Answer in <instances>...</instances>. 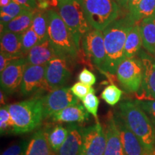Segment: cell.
Listing matches in <instances>:
<instances>
[{"label": "cell", "mask_w": 155, "mask_h": 155, "mask_svg": "<svg viewBox=\"0 0 155 155\" xmlns=\"http://www.w3.org/2000/svg\"><path fill=\"white\" fill-rule=\"evenodd\" d=\"M53 153L45 128H43L32 136L23 155H53Z\"/></svg>", "instance_id": "20"}, {"label": "cell", "mask_w": 155, "mask_h": 155, "mask_svg": "<svg viewBox=\"0 0 155 155\" xmlns=\"http://www.w3.org/2000/svg\"><path fill=\"white\" fill-rule=\"evenodd\" d=\"M106 144L105 132L99 122L83 128V155H104Z\"/></svg>", "instance_id": "13"}, {"label": "cell", "mask_w": 155, "mask_h": 155, "mask_svg": "<svg viewBox=\"0 0 155 155\" xmlns=\"http://www.w3.org/2000/svg\"><path fill=\"white\" fill-rule=\"evenodd\" d=\"M12 1L30 9H36L38 7L36 0H12Z\"/></svg>", "instance_id": "39"}, {"label": "cell", "mask_w": 155, "mask_h": 155, "mask_svg": "<svg viewBox=\"0 0 155 155\" xmlns=\"http://www.w3.org/2000/svg\"><path fill=\"white\" fill-rule=\"evenodd\" d=\"M135 22L129 15L117 19L103 30L106 49L104 71L116 74L118 66L124 60L126 40Z\"/></svg>", "instance_id": "1"}, {"label": "cell", "mask_w": 155, "mask_h": 155, "mask_svg": "<svg viewBox=\"0 0 155 155\" xmlns=\"http://www.w3.org/2000/svg\"><path fill=\"white\" fill-rule=\"evenodd\" d=\"M14 19L13 17L9 16L7 14H4V13H0V19H1V24H6L8 23L10 21Z\"/></svg>", "instance_id": "40"}, {"label": "cell", "mask_w": 155, "mask_h": 155, "mask_svg": "<svg viewBox=\"0 0 155 155\" xmlns=\"http://www.w3.org/2000/svg\"><path fill=\"white\" fill-rule=\"evenodd\" d=\"M48 36L58 57L64 58L71 63L78 58L79 50L72 35L57 11L47 10Z\"/></svg>", "instance_id": "3"}, {"label": "cell", "mask_w": 155, "mask_h": 155, "mask_svg": "<svg viewBox=\"0 0 155 155\" xmlns=\"http://www.w3.org/2000/svg\"><path fill=\"white\" fill-rule=\"evenodd\" d=\"M142 46L155 56V17H147L140 22Z\"/></svg>", "instance_id": "23"}, {"label": "cell", "mask_w": 155, "mask_h": 155, "mask_svg": "<svg viewBox=\"0 0 155 155\" xmlns=\"http://www.w3.org/2000/svg\"><path fill=\"white\" fill-rule=\"evenodd\" d=\"M122 91L116 85L110 84L106 86L101 93V98L108 105L114 106L121 99Z\"/></svg>", "instance_id": "30"}, {"label": "cell", "mask_w": 155, "mask_h": 155, "mask_svg": "<svg viewBox=\"0 0 155 155\" xmlns=\"http://www.w3.org/2000/svg\"><path fill=\"white\" fill-rule=\"evenodd\" d=\"M15 124L9 113L7 105L2 106L0 109V131L1 135L14 134Z\"/></svg>", "instance_id": "29"}, {"label": "cell", "mask_w": 155, "mask_h": 155, "mask_svg": "<svg viewBox=\"0 0 155 155\" xmlns=\"http://www.w3.org/2000/svg\"><path fill=\"white\" fill-rule=\"evenodd\" d=\"M155 14V0H141L128 13L135 22H140L147 17H154Z\"/></svg>", "instance_id": "26"}, {"label": "cell", "mask_w": 155, "mask_h": 155, "mask_svg": "<svg viewBox=\"0 0 155 155\" xmlns=\"http://www.w3.org/2000/svg\"><path fill=\"white\" fill-rule=\"evenodd\" d=\"M48 140L53 153L58 152L67 138L68 129L61 124H48L45 127Z\"/></svg>", "instance_id": "25"}, {"label": "cell", "mask_w": 155, "mask_h": 155, "mask_svg": "<svg viewBox=\"0 0 155 155\" xmlns=\"http://www.w3.org/2000/svg\"><path fill=\"white\" fill-rule=\"evenodd\" d=\"M46 65H28L25 69L20 91L25 96L36 95L42 96L40 94L44 91H50L45 80Z\"/></svg>", "instance_id": "9"}, {"label": "cell", "mask_w": 155, "mask_h": 155, "mask_svg": "<svg viewBox=\"0 0 155 155\" xmlns=\"http://www.w3.org/2000/svg\"><path fill=\"white\" fill-rule=\"evenodd\" d=\"M114 117L125 155H144L146 154L148 150L126 125L125 122L118 112L114 115Z\"/></svg>", "instance_id": "14"}, {"label": "cell", "mask_w": 155, "mask_h": 155, "mask_svg": "<svg viewBox=\"0 0 155 155\" xmlns=\"http://www.w3.org/2000/svg\"><path fill=\"white\" fill-rule=\"evenodd\" d=\"M28 66L25 58L12 61L0 75L1 90L5 94H12L17 91L21 86L23 75Z\"/></svg>", "instance_id": "12"}, {"label": "cell", "mask_w": 155, "mask_h": 155, "mask_svg": "<svg viewBox=\"0 0 155 155\" xmlns=\"http://www.w3.org/2000/svg\"><path fill=\"white\" fill-rule=\"evenodd\" d=\"M38 1H39V2H44V1H47V0H38Z\"/></svg>", "instance_id": "44"}, {"label": "cell", "mask_w": 155, "mask_h": 155, "mask_svg": "<svg viewBox=\"0 0 155 155\" xmlns=\"http://www.w3.org/2000/svg\"><path fill=\"white\" fill-rule=\"evenodd\" d=\"M40 43V40L32 27L22 34V52L25 58L30 50L36 45Z\"/></svg>", "instance_id": "28"}, {"label": "cell", "mask_w": 155, "mask_h": 155, "mask_svg": "<svg viewBox=\"0 0 155 155\" xmlns=\"http://www.w3.org/2000/svg\"><path fill=\"white\" fill-rule=\"evenodd\" d=\"M154 150H155V146H154Z\"/></svg>", "instance_id": "47"}, {"label": "cell", "mask_w": 155, "mask_h": 155, "mask_svg": "<svg viewBox=\"0 0 155 155\" xmlns=\"http://www.w3.org/2000/svg\"><path fill=\"white\" fill-rule=\"evenodd\" d=\"M116 2H118V0H116Z\"/></svg>", "instance_id": "46"}, {"label": "cell", "mask_w": 155, "mask_h": 155, "mask_svg": "<svg viewBox=\"0 0 155 155\" xmlns=\"http://www.w3.org/2000/svg\"><path fill=\"white\" fill-rule=\"evenodd\" d=\"M15 124L14 134H22L30 132L41 125L43 108L40 97L7 105Z\"/></svg>", "instance_id": "4"}, {"label": "cell", "mask_w": 155, "mask_h": 155, "mask_svg": "<svg viewBox=\"0 0 155 155\" xmlns=\"http://www.w3.org/2000/svg\"><path fill=\"white\" fill-rule=\"evenodd\" d=\"M118 113L146 149L154 150L155 127L137 101L121 102Z\"/></svg>", "instance_id": "2"}, {"label": "cell", "mask_w": 155, "mask_h": 155, "mask_svg": "<svg viewBox=\"0 0 155 155\" xmlns=\"http://www.w3.org/2000/svg\"><path fill=\"white\" fill-rule=\"evenodd\" d=\"M26 7H23V6L19 5L17 2H15L14 1H12V2L5 7H1L0 9V13H4V14H7L9 15V16L15 18V17L18 16V15H21L22 13L25 12V11L28 10Z\"/></svg>", "instance_id": "32"}, {"label": "cell", "mask_w": 155, "mask_h": 155, "mask_svg": "<svg viewBox=\"0 0 155 155\" xmlns=\"http://www.w3.org/2000/svg\"><path fill=\"white\" fill-rule=\"evenodd\" d=\"M58 12L72 35L80 50L81 39L92 27L87 20L83 0H57Z\"/></svg>", "instance_id": "5"}, {"label": "cell", "mask_w": 155, "mask_h": 155, "mask_svg": "<svg viewBox=\"0 0 155 155\" xmlns=\"http://www.w3.org/2000/svg\"><path fill=\"white\" fill-rule=\"evenodd\" d=\"M85 53L95 66L104 71L106 63V49L104 33L101 30L92 29L83 37Z\"/></svg>", "instance_id": "10"}, {"label": "cell", "mask_w": 155, "mask_h": 155, "mask_svg": "<svg viewBox=\"0 0 155 155\" xmlns=\"http://www.w3.org/2000/svg\"><path fill=\"white\" fill-rule=\"evenodd\" d=\"M40 99L44 119L49 118L52 114L68 106L79 104L78 98L71 92V88L63 87L50 91L47 94L40 96Z\"/></svg>", "instance_id": "8"}, {"label": "cell", "mask_w": 155, "mask_h": 155, "mask_svg": "<svg viewBox=\"0 0 155 155\" xmlns=\"http://www.w3.org/2000/svg\"><path fill=\"white\" fill-rule=\"evenodd\" d=\"M0 41L2 52L25 58L22 52V34L2 32Z\"/></svg>", "instance_id": "22"}, {"label": "cell", "mask_w": 155, "mask_h": 155, "mask_svg": "<svg viewBox=\"0 0 155 155\" xmlns=\"http://www.w3.org/2000/svg\"><path fill=\"white\" fill-rule=\"evenodd\" d=\"M89 113L80 104L68 106L50 116L53 123L83 124L89 120Z\"/></svg>", "instance_id": "18"}, {"label": "cell", "mask_w": 155, "mask_h": 155, "mask_svg": "<svg viewBox=\"0 0 155 155\" xmlns=\"http://www.w3.org/2000/svg\"><path fill=\"white\" fill-rule=\"evenodd\" d=\"M32 28L40 40V42L48 40V22L47 11H36L35 15Z\"/></svg>", "instance_id": "27"}, {"label": "cell", "mask_w": 155, "mask_h": 155, "mask_svg": "<svg viewBox=\"0 0 155 155\" xmlns=\"http://www.w3.org/2000/svg\"><path fill=\"white\" fill-rule=\"evenodd\" d=\"M21 58L22 57L9 55V54H7L1 51V54H0V71L2 72L5 69V68L7 67L12 61L19 59V58Z\"/></svg>", "instance_id": "37"}, {"label": "cell", "mask_w": 155, "mask_h": 155, "mask_svg": "<svg viewBox=\"0 0 155 155\" xmlns=\"http://www.w3.org/2000/svg\"><path fill=\"white\" fill-rule=\"evenodd\" d=\"M67 127V138L55 155H83V128L78 124H71Z\"/></svg>", "instance_id": "16"}, {"label": "cell", "mask_w": 155, "mask_h": 155, "mask_svg": "<svg viewBox=\"0 0 155 155\" xmlns=\"http://www.w3.org/2000/svg\"><path fill=\"white\" fill-rule=\"evenodd\" d=\"M137 103L140 106V107L144 110L147 115L150 117L155 127V100L139 101Z\"/></svg>", "instance_id": "34"}, {"label": "cell", "mask_w": 155, "mask_h": 155, "mask_svg": "<svg viewBox=\"0 0 155 155\" xmlns=\"http://www.w3.org/2000/svg\"><path fill=\"white\" fill-rule=\"evenodd\" d=\"M140 60L143 65V80L141 98L155 100V58L142 53Z\"/></svg>", "instance_id": "17"}, {"label": "cell", "mask_w": 155, "mask_h": 155, "mask_svg": "<svg viewBox=\"0 0 155 155\" xmlns=\"http://www.w3.org/2000/svg\"><path fill=\"white\" fill-rule=\"evenodd\" d=\"M5 92L2 90H1V93H0V100H1V105H5Z\"/></svg>", "instance_id": "42"}, {"label": "cell", "mask_w": 155, "mask_h": 155, "mask_svg": "<svg viewBox=\"0 0 155 155\" xmlns=\"http://www.w3.org/2000/svg\"><path fill=\"white\" fill-rule=\"evenodd\" d=\"M78 81L81 83H85V84L88 85V86H94L96 82V78L91 71H90L87 68H83L81 73H79Z\"/></svg>", "instance_id": "36"}, {"label": "cell", "mask_w": 155, "mask_h": 155, "mask_svg": "<svg viewBox=\"0 0 155 155\" xmlns=\"http://www.w3.org/2000/svg\"><path fill=\"white\" fill-rule=\"evenodd\" d=\"M154 17H155V14H154Z\"/></svg>", "instance_id": "48"}, {"label": "cell", "mask_w": 155, "mask_h": 155, "mask_svg": "<svg viewBox=\"0 0 155 155\" xmlns=\"http://www.w3.org/2000/svg\"><path fill=\"white\" fill-rule=\"evenodd\" d=\"M104 130L106 139L104 155H125L114 114L111 111L106 115Z\"/></svg>", "instance_id": "15"}, {"label": "cell", "mask_w": 155, "mask_h": 155, "mask_svg": "<svg viewBox=\"0 0 155 155\" xmlns=\"http://www.w3.org/2000/svg\"><path fill=\"white\" fill-rule=\"evenodd\" d=\"M69 61L64 58H54L46 64L45 80L50 91L62 88L71 76Z\"/></svg>", "instance_id": "11"}, {"label": "cell", "mask_w": 155, "mask_h": 155, "mask_svg": "<svg viewBox=\"0 0 155 155\" xmlns=\"http://www.w3.org/2000/svg\"><path fill=\"white\" fill-rule=\"evenodd\" d=\"M83 106L86 109V111L94 116V117L96 120V123L98 122V108L99 105V100L98 97L95 95V90L87 95L82 100Z\"/></svg>", "instance_id": "31"}, {"label": "cell", "mask_w": 155, "mask_h": 155, "mask_svg": "<svg viewBox=\"0 0 155 155\" xmlns=\"http://www.w3.org/2000/svg\"><path fill=\"white\" fill-rule=\"evenodd\" d=\"M144 155H155V150H148Z\"/></svg>", "instance_id": "43"}, {"label": "cell", "mask_w": 155, "mask_h": 155, "mask_svg": "<svg viewBox=\"0 0 155 155\" xmlns=\"http://www.w3.org/2000/svg\"><path fill=\"white\" fill-rule=\"evenodd\" d=\"M57 56L48 39L32 48L25 57V59L28 65H44Z\"/></svg>", "instance_id": "19"}, {"label": "cell", "mask_w": 155, "mask_h": 155, "mask_svg": "<svg viewBox=\"0 0 155 155\" xmlns=\"http://www.w3.org/2000/svg\"><path fill=\"white\" fill-rule=\"evenodd\" d=\"M116 75L121 86L129 92H138L143 80V65L140 59L125 58L116 71Z\"/></svg>", "instance_id": "7"}, {"label": "cell", "mask_w": 155, "mask_h": 155, "mask_svg": "<svg viewBox=\"0 0 155 155\" xmlns=\"http://www.w3.org/2000/svg\"><path fill=\"white\" fill-rule=\"evenodd\" d=\"M141 0H121L119 5L129 13Z\"/></svg>", "instance_id": "38"}, {"label": "cell", "mask_w": 155, "mask_h": 155, "mask_svg": "<svg viewBox=\"0 0 155 155\" xmlns=\"http://www.w3.org/2000/svg\"><path fill=\"white\" fill-rule=\"evenodd\" d=\"M28 141H19L17 144H13L6 150L2 155H23L28 146Z\"/></svg>", "instance_id": "35"}, {"label": "cell", "mask_w": 155, "mask_h": 155, "mask_svg": "<svg viewBox=\"0 0 155 155\" xmlns=\"http://www.w3.org/2000/svg\"><path fill=\"white\" fill-rule=\"evenodd\" d=\"M142 45L140 23L136 22L128 34L124 47L125 58H134Z\"/></svg>", "instance_id": "24"}, {"label": "cell", "mask_w": 155, "mask_h": 155, "mask_svg": "<svg viewBox=\"0 0 155 155\" xmlns=\"http://www.w3.org/2000/svg\"><path fill=\"white\" fill-rule=\"evenodd\" d=\"M35 12V9H28L18 15L9 22L1 24V32H12L17 34H22L32 27Z\"/></svg>", "instance_id": "21"}, {"label": "cell", "mask_w": 155, "mask_h": 155, "mask_svg": "<svg viewBox=\"0 0 155 155\" xmlns=\"http://www.w3.org/2000/svg\"><path fill=\"white\" fill-rule=\"evenodd\" d=\"M71 91L75 96L82 101L89 93L94 91V89L88 85L81 82H78L72 86L71 88Z\"/></svg>", "instance_id": "33"}, {"label": "cell", "mask_w": 155, "mask_h": 155, "mask_svg": "<svg viewBox=\"0 0 155 155\" xmlns=\"http://www.w3.org/2000/svg\"><path fill=\"white\" fill-rule=\"evenodd\" d=\"M121 0H118V2H118V3H119H119H120V2H121Z\"/></svg>", "instance_id": "45"}, {"label": "cell", "mask_w": 155, "mask_h": 155, "mask_svg": "<svg viewBox=\"0 0 155 155\" xmlns=\"http://www.w3.org/2000/svg\"><path fill=\"white\" fill-rule=\"evenodd\" d=\"M12 0H0V5H1V7H5V6H7L9 5L12 2Z\"/></svg>", "instance_id": "41"}, {"label": "cell", "mask_w": 155, "mask_h": 155, "mask_svg": "<svg viewBox=\"0 0 155 155\" xmlns=\"http://www.w3.org/2000/svg\"><path fill=\"white\" fill-rule=\"evenodd\" d=\"M83 5L87 20L96 30H105L121 15V7L116 0H83Z\"/></svg>", "instance_id": "6"}]
</instances>
